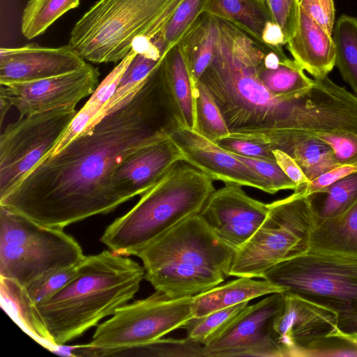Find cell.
<instances>
[{"instance_id":"1","label":"cell","mask_w":357,"mask_h":357,"mask_svg":"<svg viewBox=\"0 0 357 357\" xmlns=\"http://www.w3.org/2000/svg\"><path fill=\"white\" fill-rule=\"evenodd\" d=\"M155 75L126 104L108 113L54 155L41 159L0 197V206L48 227L63 229L112 212L124 202L112 185L119 163L169 132L157 123Z\"/></svg>"},{"instance_id":"2","label":"cell","mask_w":357,"mask_h":357,"mask_svg":"<svg viewBox=\"0 0 357 357\" xmlns=\"http://www.w3.org/2000/svg\"><path fill=\"white\" fill-rule=\"evenodd\" d=\"M216 20L214 56L199 82L219 107L229 130L227 137L275 149L287 132L292 98L275 96L258 77V62L269 45L231 22Z\"/></svg>"},{"instance_id":"3","label":"cell","mask_w":357,"mask_h":357,"mask_svg":"<svg viewBox=\"0 0 357 357\" xmlns=\"http://www.w3.org/2000/svg\"><path fill=\"white\" fill-rule=\"evenodd\" d=\"M144 278L137 262L112 250L86 256L74 276L36 308L59 348L132 300Z\"/></svg>"},{"instance_id":"4","label":"cell","mask_w":357,"mask_h":357,"mask_svg":"<svg viewBox=\"0 0 357 357\" xmlns=\"http://www.w3.org/2000/svg\"><path fill=\"white\" fill-rule=\"evenodd\" d=\"M235 252L198 213L169 229L137 257L155 290L185 297L208 291L229 276Z\"/></svg>"},{"instance_id":"5","label":"cell","mask_w":357,"mask_h":357,"mask_svg":"<svg viewBox=\"0 0 357 357\" xmlns=\"http://www.w3.org/2000/svg\"><path fill=\"white\" fill-rule=\"evenodd\" d=\"M213 179L190 164H175L139 202L107 227L100 241L123 256L137 255L187 218L199 213L215 190Z\"/></svg>"},{"instance_id":"6","label":"cell","mask_w":357,"mask_h":357,"mask_svg":"<svg viewBox=\"0 0 357 357\" xmlns=\"http://www.w3.org/2000/svg\"><path fill=\"white\" fill-rule=\"evenodd\" d=\"M183 0H99L74 25L70 45L85 61L116 63L141 36L152 39Z\"/></svg>"},{"instance_id":"7","label":"cell","mask_w":357,"mask_h":357,"mask_svg":"<svg viewBox=\"0 0 357 357\" xmlns=\"http://www.w3.org/2000/svg\"><path fill=\"white\" fill-rule=\"evenodd\" d=\"M85 257L79 243L63 229L40 225L0 206V278L23 287L77 266Z\"/></svg>"},{"instance_id":"8","label":"cell","mask_w":357,"mask_h":357,"mask_svg":"<svg viewBox=\"0 0 357 357\" xmlns=\"http://www.w3.org/2000/svg\"><path fill=\"white\" fill-rule=\"evenodd\" d=\"M268 206L261 225L235 252L229 275L262 278L278 264L308 251L316 218L307 197L294 192Z\"/></svg>"},{"instance_id":"9","label":"cell","mask_w":357,"mask_h":357,"mask_svg":"<svg viewBox=\"0 0 357 357\" xmlns=\"http://www.w3.org/2000/svg\"><path fill=\"white\" fill-rule=\"evenodd\" d=\"M262 279L333 311L338 321L357 316L356 259L307 251L274 266Z\"/></svg>"},{"instance_id":"10","label":"cell","mask_w":357,"mask_h":357,"mask_svg":"<svg viewBox=\"0 0 357 357\" xmlns=\"http://www.w3.org/2000/svg\"><path fill=\"white\" fill-rule=\"evenodd\" d=\"M193 296L172 297L155 290L149 297L128 303L96 328L89 346L122 349L143 345L181 328L192 318Z\"/></svg>"},{"instance_id":"11","label":"cell","mask_w":357,"mask_h":357,"mask_svg":"<svg viewBox=\"0 0 357 357\" xmlns=\"http://www.w3.org/2000/svg\"><path fill=\"white\" fill-rule=\"evenodd\" d=\"M77 112L61 107L8 125L0 137V197L50 153Z\"/></svg>"},{"instance_id":"12","label":"cell","mask_w":357,"mask_h":357,"mask_svg":"<svg viewBox=\"0 0 357 357\" xmlns=\"http://www.w3.org/2000/svg\"><path fill=\"white\" fill-rule=\"evenodd\" d=\"M284 303V294L277 292L248 305L219 337L203 347L204 357H287L273 328Z\"/></svg>"},{"instance_id":"13","label":"cell","mask_w":357,"mask_h":357,"mask_svg":"<svg viewBox=\"0 0 357 357\" xmlns=\"http://www.w3.org/2000/svg\"><path fill=\"white\" fill-rule=\"evenodd\" d=\"M100 73L87 63L76 70L40 80L1 85L6 97L19 112V118L61 107H76L99 85Z\"/></svg>"},{"instance_id":"14","label":"cell","mask_w":357,"mask_h":357,"mask_svg":"<svg viewBox=\"0 0 357 357\" xmlns=\"http://www.w3.org/2000/svg\"><path fill=\"white\" fill-rule=\"evenodd\" d=\"M241 185L227 183L208 197L199 215L235 251L242 247L264 220L268 204L248 196Z\"/></svg>"},{"instance_id":"15","label":"cell","mask_w":357,"mask_h":357,"mask_svg":"<svg viewBox=\"0 0 357 357\" xmlns=\"http://www.w3.org/2000/svg\"><path fill=\"white\" fill-rule=\"evenodd\" d=\"M169 132L184 155V162L213 180L252 187L271 194L266 180L255 170L192 129L173 126Z\"/></svg>"},{"instance_id":"16","label":"cell","mask_w":357,"mask_h":357,"mask_svg":"<svg viewBox=\"0 0 357 357\" xmlns=\"http://www.w3.org/2000/svg\"><path fill=\"white\" fill-rule=\"evenodd\" d=\"M282 293L284 306L273 328L287 356H303L319 342L339 331L338 317L335 312L297 296Z\"/></svg>"},{"instance_id":"17","label":"cell","mask_w":357,"mask_h":357,"mask_svg":"<svg viewBox=\"0 0 357 357\" xmlns=\"http://www.w3.org/2000/svg\"><path fill=\"white\" fill-rule=\"evenodd\" d=\"M79 265V264H78ZM77 266L40 277L25 286L0 278L2 307L30 336L52 351L54 343L36 310V305L50 298L75 274Z\"/></svg>"},{"instance_id":"18","label":"cell","mask_w":357,"mask_h":357,"mask_svg":"<svg viewBox=\"0 0 357 357\" xmlns=\"http://www.w3.org/2000/svg\"><path fill=\"white\" fill-rule=\"evenodd\" d=\"M85 61L70 45L45 47L35 43L0 49V84L29 82L81 68Z\"/></svg>"},{"instance_id":"19","label":"cell","mask_w":357,"mask_h":357,"mask_svg":"<svg viewBox=\"0 0 357 357\" xmlns=\"http://www.w3.org/2000/svg\"><path fill=\"white\" fill-rule=\"evenodd\" d=\"M184 155L169 134L127 155L112 176L115 192L124 202L154 186Z\"/></svg>"},{"instance_id":"20","label":"cell","mask_w":357,"mask_h":357,"mask_svg":"<svg viewBox=\"0 0 357 357\" xmlns=\"http://www.w3.org/2000/svg\"><path fill=\"white\" fill-rule=\"evenodd\" d=\"M157 79L161 102L172 120L171 126L194 130L196 125L195 86L178 43L162 56Z\"/></svg>"},{"instance_id":"21","label":"cell","mask_w":357,"mask_h":357,"mask_svg":"<svg viewBox=\"0 0 357 357\" xmlns=\"http://www.w3.org/2000/svg\"><path fill=\"white\" fill-rule=\"evenodd\" d=\"M286 45L294 59L314 79L328 76L335 66L332 35L301 9L297 29Z\"/></svg>"},{"instance_id":"22","label":"cell","mask_w":357,"mask_h":357,"mask_svg":"<svg viewBox=\"0 0 357 357\" xmlns=\"http://www.w3.org/2000/svg\"><path fill=\"white\" fill-rule=\"evenodd\" d=\"M308 251L357 259V203L341 215L316 219Z\"/></svg>"},{"instance_id":"23","label":"cell","mask_w":357,"mask_h":357,"mask_svg":"<svg viewBox=\"0 0 357 357\" xmlns=\"http://www.w3.org/2000/svg\"><path fill=\"white\" fill-rule=\"evenodd\" d=\"M284 292V289L263 279L238 277L192 297V318L231 307L262 296Z\"/></svg>"},{"instance_id":"24","label":"cell","mask_w":357,"mask_h":357,"mask_svg":"<svg viewBox=\"0 0 357 357\" xmlns=\"http://www.w3.org/2000/svg\"><path fill=\"white\" fill-rule=\"evenodd\" d=\"M133 49L98 85L85 105L76 113L63 134L44 158L54 155L97 121L101 111L114 94L128 65L136 55Z\"/></svg>"},{"instance_id":"25","label":"cell","mask_w":357,"mask_h":357,"mask_svg":"<svg viewBox=\"0 0 357 357\" xmlns=\"http://www.w3.org/2000/svg\"><path fill=\"white\" fill-rule=\"evenodd\" d=\"M217 40L216 17L204 12L178 43L195 86L213 58Z\"/></svg>"},{"instance_id":"26","label":"cell","mask_w":357,"mask_h":357,"mask_svg":"<svg viewBox=\"0 0 357 357\" xmlns=\"http://www.w3.org/2000/svg\"><path fill=\"white\" fill-rule=\"evenodd\" d=\"M275 149L282 150L291 156L309 181L340 166L331 146L312 135L298 132L285 134Z\"/></svg>"},{"instance_id":"27","label":"cell","mask_w":357,"mask_h":357,"mask_svg":"<svg viewBox=\"0 0 357 357\" xmlns=\"http://www.w3.org/2000/svg\"><path fill=\"white\" fill-rule=\"evenodd\" d=\"M205 12L238 25L259 40L266 23L272 20L265 0H207Z\"/></svg>"},{"instance_id":"28","label":"cell","mask_w":357,"mask_h":357,"mask_svg":"<svg viewBox=\"0 0 357 357\" xmlns=\"http://www.w3.org/2000/svg\"><path fill=\"white\" fill-rule=\"evenodd\" d=\"M257 64V75L261 83L275 96L293 98L308 89L314 79L308 77L303 68L294 60L286 56L275 68H266L262 64L264 53Z\"/></svg>"},{"instance_id":"29","label":"cell","mask_w":357,"mask_h":357,"mask_svg":"<svg viewBox=\"0 0 357 357\" xmlns=\"http://www.w3.org/2000/svg\"><path fill=\"white\" fill-rule=\"evenodd\" d=\"M316 219L342 214L357 203V172L307 197Z\"/></svg>"},{"instance_id":"30","label":"cell","mask_w":357,"mask_h":357,"mask_svg":"<svg viewBox=\"0 0 357 357\" xmlns=\"http://www.w3.org/2000/svg\"><path fill=\"white\" fill-rule=\"evenodd\" d=\"M333 33L335 66L343 79L357 93V18L342 15L335 24Z\"/></svg>"},{"instance_id":"31","label":"cell","mask_w":357,"mask_h":357,"mask_svg":"<svg viewBox=\"0 0 357 357\" xmlns=\"http://www.w3.org/2000/svg\"><path fill=\"white\" fill-rule=\"evenodd\" d=\"M80 0H29L21 19V32L31 40L44 33L59 17L79 6Z\"/></svg>"},{"instance_id":"32","label":"cell","mask_w":357,"mask_h":357,"mask_svg":"<svg viewBox=\"0 0 357 357\" xmlns=\"http://www.w3.org/2000/svg\"><path fill=\"white\" fill-rule=\"evenodd\" d=\"M245 301L200 317H193L181 328L187 338L206 347L219 337L249 305Z\"/></svg>"},{"instance_id":"33","label":"cell","mask_w":357,"mask_h":357,"mask_svg":"<svg viewBox=\"0 0 357 357\" xmlns=\"http://www.w3.org/2000/svg\"><path fill=\"white\" fill-rule=\"evenodd\" d=\"M207 0H183L162 29L151 39L163 56L205 12Z\"/></svg>"},{"instance_id":"34","label":"cell","mask_w":357,"mask_h":357,"mask_svg":"<svg viewBox=\"0 0 357 357\" xmlns=\"http://www.w3.org/2000/svg\"><path fill=\"white\" fill-rule=\"evenodd\" d=\"M195 117L194 130L208 139L215 142L229 137V130L219 107L200 82L195 85Z\"/></svg>"},{"instance_id":"35","label":"cell","mask_w":357,"mask_h":357,"mask_svg":"<svg viewBox=\"0 0 357 357\" xmlns=\"http://www.w3.org/2000/svg\"><path fill=\"white\" fill-rule=\"evenodd\" d=\"M100 356H153L176 357H204L203 346L187 337L183 340L160 339L155 342L122 349L98 351Z\"/></svg>"},{"instance_id":"36","label":"cell","mask_w":357,"mask_h":357,"mask_svg":"<svg viewBox=\"0 0 357 357\" xmlns=\"http://www.w3.org/2000/svg\"><path fill=\"white\" fill-rule=\"evenodd\" d=\"M233 156L261 176L267 182L271 195L283 190H295L297 185L284 173L276 161L243 156L229 152Z\"/></svg>"},{"instance_id":"37","label":"cell","mask_w":357,"mask_h":357,"mask_svg":"<svg viewBox=\"0 0 357 357\" xmlns=\"http://www.w3.org/2000/svg\"><path fill=\"white\" fill-rule=\"evenodd\" d=\"M272 21L282 29L285 43L295 33L300 17V0H266Z\"/></svg>"},{"instance_id":"38","label":"cell","mask_w":357,"mask_h":357,"mask_svg":"<svg viewBox=\"0 0 357 357\" xmlns=\"http://www.w3.org/2000/svg\"><path fill=\"white\" fill-rule=\"evenodd\" d=\"M312 135L331 146L339 165L357 166V135L332 132Z\"/></svg>"},{"instance_id":"39","label":"cell","mask_w":357,"mask_h":357,"mask_svg":"<svg viewBox=\"0 0 357 357\" xmlns=\"http://www.w3.org/2000/svg\"><path fill=\"white\" fill-rule=\"evenodd\" d=\"M223 149L243 156L276 161L273 149L256 142L225 137L214 142Z\"/></svg>"},{"instance_id":"40","label":"cell","mask_w":357,"mask_h":357,"mask_svg":"<svg viewBox=\"0 0 357 357\" xmlns=\"http://www.w3.org/2000/svg\"><path fill=\"white\" fill-rule=\"evenodd\" d=\"M300 7L325 31L332 35L335 18L334 0H300Z\"/></svg>"},{"instance_id":"41","label":"cell","mask_w":357,"mask_h":357,"mask_svg":"<svg viewBox=\"0 0 357 357\" xmlns=\"http://www.w3.org/2000/svg\"><path fill=\"white\" fill-rule=\"evenodd\" d=\"M355 172H357V166L340 165L324 172L309 181L307 183L298 187L294 192L308 197Z\"/></svg>"},{"instance_id":"42","label":"cell","mask_w":357,"mask_h":357,"mask_svg":"<svg viewBox=\"0 0 357 357\" xmlns=\"http://www.w3.org/2000/svg\"><path fill=\"white\" fill-rule=\"evenodd\" d=\"M273 152L278 165L297 185V188L309 181L300 166L291 156L280 149H273Z\"/></svg>"},{"instance_id":"43","label":"cell","mask_w":357,"mask_h":357,"mask_svg":"<svg viewBox=\"0 0 357 357\" xmlns=\"http://www.w3.org/2000/svg\"><path fill=\"white\" fill-rule=\"evenodd\" d=\"M261 40L271 46L286 45L281 28L272 20L266 23L262 32Z\"/></svg>"},{"instance_id":"44","label":"cell","mask_w":357,"mask_h":357,"mask_svg":"<svg viewBox=\"0 0 357 357\" xmlns=\"http://www.w3.org/2000/svg\"><path fill=\"white\" fill-rule=\"evenodd\" d=\"M337 326L343 332L357 337V316L340 320Z\"/></svg>"},{"instance_id":"45","label":"cell","mask_w":357,"mask_h":357,"mask_svg":"<svg viewBox=\"0 0 357 357\" xmlns=\"http://www.w3.org/2000/svg\"><path fill=\"white\" fill-rule=\"evenodd\" d=\"M12 107L8 99L2 95H0V121L1 124L3 121V118Z\"/></svg>"}]
</instances>
